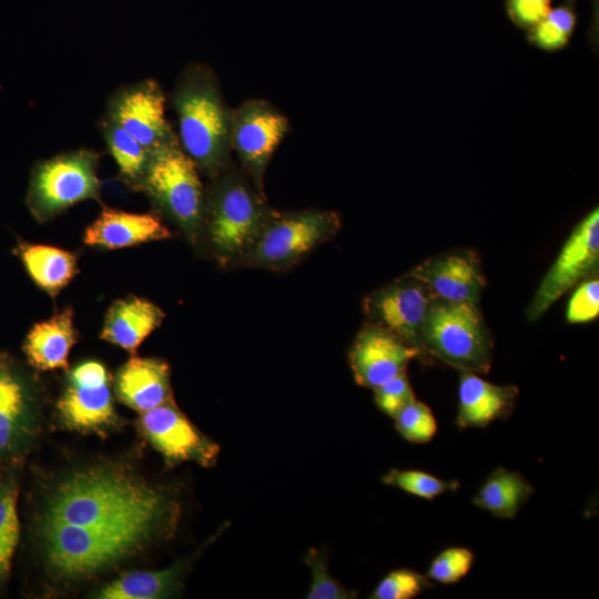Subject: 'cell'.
I'll return each mask as SVG.
<instances>
[{"label":"cell","mask_w":599,"mask_h":599,"mask_svg":"<svg viewBox=\"0 0 599 599\" xmlns=\"http://www.w3.org/2000/svg\"><path fill=\"white\" fill-rule=\"evenodd\" d=\"M179 505L169 493L122 470L90 468L61 480L44 507L41 525L91 529H144L173 532Z\"/></svg>","instance_id":"obj_1"},{"label":"cell","mask_w":599,"mask_h":599,"mask_svg":"<svg viewBox=\"0 0 599 599\" xmlns=\"http://www.w3.org/2000/svg\"><path fill=\"white\" fill-rule=\"evenodd\" d=\"M179 143L197 170L210 177L232 165L231 116L214 71L206 64L184 68L172 93Z\"/></svg>","instance_id":"obj_2"},{"label":"cell","mask_w":599,"mask_h":599,"mask_svg":"<svg viewBox=\"0 0 599 599\" xmlns=\"http://www.w3.org/2000/svg\"><path fill=\"white\" fill-rule=\"evenodd\" d=\"M211 179L202 232L219 264L237 267L274 210L245 172L233 164Z\"/></svg>","instance_id":"obj_3"},{"label":"cell","mask_w":599,"mask_h":599,"mask_svg":"<svg viewBox=\"0 0 599 599\" xmlns=\"http://www.w3.org/2000/svg\"><path fill=\"white\" fill-rule=\"evenodd\" d=\"M45 559L60 576L92 575L161 538L144 529H91L71 525L39 524Z\"/></svg>","instance_id":"obj_4"},{"label":"cell","mask_w":599,"mask_h":599,"mask_svg":"<svg viewBox=\"0 0 599 599\" xmlns=\"http://www.w3.org/2000/svg\"><path fill=\"white\" fill-rule=\"evenodd\" d=\"M493 349L478 304L435 298L423 326L422 355H432L460 372L486 374Z\"/></svg>","instance_id":"obj_5"},{"label":"cell","mask_w":599,"mask_h":599,"mask_svg":"<svg viewBox=\"0 0 599 599\" xmlns=\"http://www.w3.org/2000/svg\"><path fill=\"white\" fill-rule=\"evenodd\" d=\"M199 172L174 134L150 152L139 186L192 242L202 232L204 217L205 190Z\"/></svg>","instance_id":"obj_6"},{"label":"cell","mask_w":599,"mask_h":599,"mask_svg":"<svg viewBox=\"0 0 599 599\" xmlns=\"http://www.w3.org/2000/svg\"><path fill=\"white\" fill-rule=\"evenodd\" d=\"M339 227V216L333 211L274 210L255 244L237 267L287 271L334 237Z\"/></svg>","instance_id":"obj_7"},{"label":"cell","mask_w":599,"mask_h":599,"mask_svg":"<svg viewBox=\"0 0 599 599\" xmlns=\"http://www.w3.org/2000/svg\"><path fill=\"white\" fill-rule=\"evenodd\" d=\"M99 156L91 150L55 155L37 165L30 181L28 203L39 220H47L71 205L98 199Z\"/></svg>","instance_id":"obj_8"},{"label":"cell","mask_w":599,"mask_h":599,"mask_svg":"<svg viewBox=\"0 0 599 599\" xmlns=\"http://www.w3.org/2000/svg\"><path fill=\"white\" fill-rule=\"evenodd\" d=\"M287 131L286 116L265 100L250 99L232 109V151L255 189L263 194L267 165Z\"/></svg>","instance_id":"obj_9"},{"label":"cell","mask_w":599,"mask_h":599,"mask_svg":"<svg viewBox=\"0 0 599 599\" xmlns=\"http://www.w3.org/2000/svg\"><path fill=\"white\" fill-rule=\"evenodd\" d=\"M599 211L595 207L572 230L534 295L527 317L535 322L565 293L597 272Z\"/></svg>","instance_id":"obj_10"},{"label":"cell","mask_w":599,"mask_h":599,"mask_svg":"<svg viewBox=\"0 0 599 599\" xmlns=\"http://www.w3.org/2000/svg\"><path fill=\"white\" fill-rule=\"evenodd\" d=\"M435 296L409 273L370 292L363 302L368 324L382 327L419 354L423 326Z\"/></svg>","instance_id":"obj_11"},{"label":"cell","mask_w":599,"mask_h":599,"mask_svg":"<svg viewBox=\"0 0 599 599\" xmlns=\"http://www.w3.org/2000/svg\"><path fill=\"white\" fill-rule=\"evenodd\" d=\"M106 118L149 151L174 135L165 118V95L151 79L116 91L109 102Z\"/></svg>","instance_id":"obj_12"},{"label":"cell","mask_w":599,"mask_h":599,"mask_svg":"<svg viewBox=\"0 0 599 599\" xmlns=\"http://www.w3.org/2000/svg\"><path fill=\"white\" fill-rule=\"evenodd\" d=\"M140 426L167 463L193 460L209 467L216 461L220 447L203 436L172 399L141 413Z\"/></svg>","instance_id":"obj_13"},{"label":"cell","mask_w":599,"mask_h":599,"mask_svg":"<svg viewBox=\"0 0 599 599\" xmlns=\"http://www.w3.org/2000/svg\"><path fill=\"white\" fill-rule=\"evenodd\" d=\"M419 352L393 333L372 324L356 335L348 363L355 382L375 389L387 380L406 373L407 366Z\"/></svg>","instance_id":"obj_14"},{"label":"cell","mask_w":599,"mask_h":599,"mask_svg":"<svg viewBox=\"0 0 599 599\" xmlns=\"http://www.w3.org/2000/svg\"><path fill=\"white\" fill-rule=\"evenodd\" d=\"M70 384L58 402L65 425L78 430L100 428L114 417L110 375L103 364H79L69 376Z\"/></svg>","instance_id":"obj_15"},{"label":"cell","mask_w":599,"mask_h":599,"mask_svg":"<svg viewBox=\"0 0 599 599\" xmlns=\"http://www.w3.org/2000/svg\"><path fill=\"white\" fill-rule=\"evenodd\" d=\"M30 387L16 362L0 354V466L10 465L24 449L32 430Z\"/></svg>","instance_id":"obj_16"},{"label":"cell","mask_w":599,"mask_h":599,"mask_svg":"<svg viewBox=\"0 0 599 599\" xmlns=\"http://www.w3.org/2000/svg\"><path fill=\"white\" fill-rule=\"evenodd\" d=\"M408 273L424 283L435 298L450 302L478 304L486 286L480 260L470 250L430 257Z\"/></svg>","instance_id":"obj_17"},{"label":"cell","mask_w":599,"mask_h":599,"mask_svg":"<svg viewBox=\"0 0 599 599\" xmlns=\"http://www.w3.org/2000/svg\"><path fill=\"white\" fill-rule=\"evenodd\" d=\"M518 388L496 385L473 372H460L457 426L481 428L497 419L508 418L516 405Z\"/></svg>","instance_id":"obj_18"},{"label":"cell","mask_w":599,"mask_h":599,"mask_svg":"<svg viewBox=\"0 0 599 599\" xmlns=\"http://www.w3.org/2000/svg\"><path fill=\"white\" fill-rule=\"evenodd\" d=\"M171 236L170 230L155 214L104 209L85 229L83 242L90 246L114 250Z\"/></svg>","instance_id":"obj_19"},{"label":"cell","mask_w":599,"mask_h":599,"mask_svg":"<svg viewBox=\"0 0 599 599\" xmlns=\"http://www.w3.org/2000/svg\"><path fill=\"white\" fill-rule=\"evenodd\" d=\"M119 399L144 413L172 399L169 365L158 358L132 357L119 370Z\"/></svg>","instance_id":"obj_20"},{"label":"cell","mask_w":599,"mask_h":599,"mask_svg":"<svg viewBox=\"0 0 599 599\" xmlns=\"http://www.w3.org/2000/svg\"><path fill=\"white\" fill-rule=\"evenodd\" d=\"M163 318L164 313L155 304L130 296L114 302L109 308L100 337L134 354Z\"/></svg>","instance_id":"obj_21"},{"label":"cell","mask_w":599,"mask_h":599,"mask_svg":"<svg viewBox=\"0 0 599 599\" xmlns=\"http://www.w3.org/2000/svg\"><path fill=\"white\" fill-rule=\"evenodd\" d=\"M77 341L70 308L39 322L29 331L23 352L29 364L39 370L67 368L70 349Z\"/></svg>","instance_id":"obj_22"},{"label":"cell","mask_w":599,"mask_h":599,"mask_svg":"<svg viewBox=\"0 0 599 599\" xmlns=\"http://www.w3.org/2000/svg\"><path fill=\"white\" fill-rule=\"evenodd\" d=\"M17 253L32 281L54 296L78 272L77 256L63 248L33 243H20Z\"/></svg>","instance_id":"obj_23"},{"label":"cell","mask_w":599,"mask_h":599,"mask_svg":"<svg viewBox=\"0 0 599 599\" xmlns=\"http://www.w3.org/2000/svg\"><path fill=\"white\" fill-rule=\"evenodd\" d=\"M535 489L518 471L497 467L481 484L473 504L497 518H515Z\"/></svg>","instance_id":"obj_24"},{"label":"cell","mask_w":599,"mask_h":599,"mask_svg":"<svg viewBox=\"0 0 599 599\" xmlns=\"http://www.w3.org/2000/svg\"><path fill=\"white\" fill-rule=\"evenodd\" d=\"M179 567L159 571H132L105 585L98 593L102 599H153L167 593L179 578Z\"/></svg>","instance_id":"obj_25"},{"label":"cell","mask_w":599,"mask_h":599,"mask_svg":"<svg viewBox=\"0 0 599 599\" xmlns=\"http://www.w3.org/2000/svg\"><path fill=\"white\" fill-rule=\"evenodd\" d=\"M18 483L12 473L0 475V586L10 575L20 537Z\"/></svg>","instance_id":"obj_26"},{"label":"cell","mask_w":599,"mask_h":599,"mask_svg":"<svg viewBox=\"0 0 599 599\" xmlns=\"http://www.w3.org/2000/svg\"><path fill=\"white\" fill-rule=\"evenodd\" d=\"M101 130L120 174L139 187L151 151L109 118L102 121Z\"/></svg>","instance_id":"obj_27"},{"label":"cell","mask_w":599,"mask_h":599,"mask_svg":"<svg viewBox=\"0 0 599 599\" xmlns=\"http://www.w3.org/2000/svg\"><path fill=\"white\" fill-rule=\"evenodd\" d=\"M576 23L577 16L573 3L566 1L551 9L542 20L528 30V40L541 50H561L568 44Z\"/></svg>","instance_id":"obj_28"},{"label":"cell","mask_w":599,"mask_h":599,"mask_svg":"<svg viewBox=\"0 0 599 599\" xmlns=\"http://www.w3.org/2000/svg\"><path fill=\"white\" fill-rule=\"evenodd\" d=\"M382 481L390 487L400 489L414 497L432 500L436 497L456 491L459 483L456 479L446 480L419 469H389Z\"/></svg>","instance_id":"obj_29"},{"label":"cell","mask_w":599,"mask_h":599,"mask_svg":"<svg viewBox=\"0 0 599 599\" xmlns=\"http://www.w3.org/2000/svg\"><path fill=\"white\" fill-rule=\"evenodd\" d=\"M394 422L397 433L410 444H427L437 433V422L432 409L417 399L406 405Z\"/></svg>","instance_id":"obj_30"},{"label":"cell","mask_w":599,"mask_h":599,"mask_svg":"<svg viewBox=\"0 0 599 599\" xmlns=\"http://www.w3.org/2000/svg\"><path fill=\"white\" fill-rule=\"evenodd\" d=\"M426 575L408 568L389 571L375 587L372 599H412L433 588Z\"/></svg>","instance_id":"obj_31"},{"label":"cell","mask_w":599,"mask_h":599,"mask_svg":"<svg viewBox=\"0 0 599 599\" xmlns=\"http://www.w3.org/2000/svg\"><path fill=\"white\" fill-rule=\"evenodd\" d=\"M475 555L466 547H449L436 555L428 566L426 577L434 582L451 585L460 581L471 570Z\"/></svg>","instance_id":"obj_32"},{"label":"cell","mask_w":599,"mask_h":599,"mask_svg":"<svg viewBox=\"0 0 599 599\" xmlns=\"http://www.w3.org/2000/svg\"><path fill=\"white\" fill-rule=\"evenodd\" d=\"M304 561L311 570L312 582L305 598L308 599H349L356 593L346 589L328 572L325 552L311 548Z\"/></svg>","instance_id":"obj_33"},{"label":"cell","mask_w":599,"mask_h":599,"mask_svg":"<svg viewBox=\"0 0 599 599\" xmlns=\"http://www.w3.org/2000/svg\"><path fill=\"white\" fill-rule=\"evenodd\" d=\"M373 390L377 408L393 419L406 405L416 399L406 373L397 375Z\"/></svg>","instance_id":"obj_34"},{"label":"cell","mask_w":599,"mask_h":599,"mask_svg":"<svg viewBox=\"0 0 599 599\" xmlns=\"http://www.w3.org/2000/svg\"><path fill=\"white\" fill-rule=\"evenodd\" d=\"M599 315V281L591 277L579 284L572 293L566 318L571 324L585 323Z\"/></svg>","instance_id":"obj_35"},{"label":"cell","mask_w":599,"mask_h":599,"mask_svg":"<svg viewBox=\"0 0 599 599\" xmlns=\"http://www.w3.org/2000/svg\"><path fill=\"white\" fill-rule=\"evenodd\" d=\"M551 10V0H506V11L514 24L529 30Z\"/></svg>","instance_id":"obj_36"}]
</instances>
